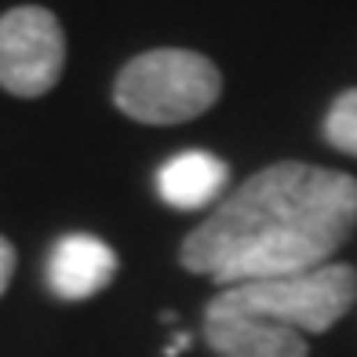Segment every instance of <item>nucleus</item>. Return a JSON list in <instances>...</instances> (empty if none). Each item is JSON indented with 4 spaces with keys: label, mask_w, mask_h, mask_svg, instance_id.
Masks as SVG:
<instances>
[{
    "label": "nucleus",
    "mask_w": 357,
    "mask_h": 357,
    "mask_svg": "<svg viewBox=\"0 0 357 357\" xmlns=\"http://www.w3.org/2000/svg\"><path fill=\"white\" fill-rule=\"evenodd\" d=\"M117 278V252L95 234H66L47 255V288L62 303H80L106 291Z\"/></svg>",
    "instance_id": "obj_6"
},
{
    "label": "nucleus",
    "mask_w": 357,
    "mask_h": 357,
    "mask_svg": "<svg viewBox=\"0 0 357 357\" xmlns=\"http://www.w3.org/2000/svg\"><path fill=\"white\" fill-rule=\"evenodd\" d=\"M357 230V178L278 160L259 168L178 245V263L219 288L291 278L332 263Z\"/></svg>",
    "instance_id": "obj_1"
},
{
    "label": "nucleus",
    "mask_w": 357,
    "mask_h": 357,
    "mask_svg": "<svg viewBox=\"0 0 357 357\" xmlns=\"http://www.w3.org/2000/svg\"><path fill=\"white\" fill-rule=\"evenodd\" d=\"M15 263H19V255H15V245L0 234V296L8 291L11 278H15Z\"/></svg>",
    "instance_id": "obj_9"
},
{
    "label": "nucleus",
    "mask_w": 357,
    "mask_h": 357,
    "mask_svg": "<svg viewBox=\"0 0 357 357\" xmlns=\"http://www.w3.org/2000/svg\"><path fill=\"white\" fill-rule=\"evenodd\" d=\"M226 183H230V165L208 150H183L157 172V193L175 212L215 208L226 197Z\"/></svg>",
    "instance_id": "obj_7"
},
{
    "label": "nucleus",
    "mask_w": 357,
    "mask_h": 357,
    "mask_svg": "<svg viewBox=\"0 0 357 357\" xmlns=\"http://www.w3.org/2000/svg\"><path fill=\"white\" fill-rule=\"evenodd\" d=\"M222 291L248 310L296 328L299 335H324L350 314L357 299V270L350 263H324L291 278L248 281Z\"/></svg>",
    "instance_id": "obj_3"
},
{
    "label": "nucleus",
    "mask_w": 357,
    "mask_h": 357,
    "mask_svg": "<svg viewBox=\"0 0 357 357\" xmlns=\"http://www.w3.org/2000/svg\"><path fill=\"white\" fill-rule=\"evenodd\" d=\"M222 95V73L190 47H150L128 59L113 80V102L139 124H186L208 113Z\"/></svg>",
    "instance_id": "obj_2"
},
{
    "label": "nucleus",
    "mask_w": 357,
    "mask_h": 357,
    "mask_svg": "<svg viewBox=\"0 0 357 357\" xmlns=\"http://www.w3.org/2000/svg\"><path fill=\"white\" fill-rule=\"evenodd\" d=\"M204 343L215 357H306L310 354L306 335L234 303L226 291H219L204 306Z\"/></svg>",
    "instance_id": "obj_5"
},
{
    "label": "nucleus",
    "mask_w": 357,
    "mask_h": 357,
    "mask_svg": "<svg viewBox=\"0 0 357 357\" xmlns=\"http://www.w3.org/2000/svg\"><path fill=\"white\" fill-rule=\"evenodd\" d=\"M321 135L332 150L357 157V88L339 91L328 113H324V124H321Z\"/></svg>",
    "instance_id": "obj_8"
},
{
    "label": "nucleus",
    "mask_w": 357,
    "mask_h": 357,
    "mask_svg": "<svg viewBox=\"0 0 357 357\" xmlns=\"http://www.w3.org/2000/svg\"><path fill=\"white\" fill-rule=\"evenodd\" d=\"M66 66L62 22L40 4H19L0 15V88L15 99L47 95Z\"/></svg>",
    "instance_id": "obj_4"
}]
</instances>
